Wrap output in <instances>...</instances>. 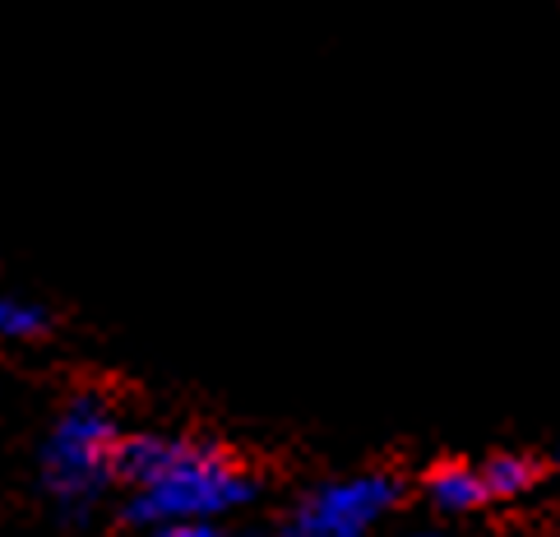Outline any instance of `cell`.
Returning <instances> with one entry per match:
<instances>
[{
  "mask_svg": "<svg viewBox=\"0 0 560 537\" xmlns=\"http://www.w3.org/2000/svg\"><path fill=\"white\" fill-rule=\"evenodd\" d=\"M116 482L130 487L126 520L130 524H182L205 520L218 524L223 514L255 501V477L228 450L190 441V435H121L116 450Z\"/></svg>",
  "mask_w": 560,
  "mask_h": 537,
  "instance_id": "1",
  "label": "cell"
},
{
  "mask_svg": "<svg viewBox=\"0 0 560 537\" xmlns=\"http://www.w3.org/2000/svg\"><path fill=\"white\" fill-rule=\"evenodd\" d=\"M116 450L121 431L97 394H79L61 408L43 445V482L66 520H89V510L103 501V491L116 482Z\"/></svg>",
  "mask_w": 560,
  "mask_h": 537,
  "instance_id": "2",
  "label": "cell"
},
{
  "mask_svg": "<svg viewBox=\"0 0 560 537\" xmlns=\"http://www.w3.org/2000/svg\"><path fill=\"white\" fill-rule=\"evenodd\" d=\"M404 501L394 472H352L315 487L288 514L283 537H371Z\"/></svg>",
  "mask_w": 560,
  "mask_h": 537,
  "instance_id": "3",
  "label": "cell"
},
{
  "mask_svg": "<svg viewBox=\"0 0 560 537\" xmlns=\"http://www.w3.org/2000/svg\"><path fill=\"white\" fill-rule=\"evenodd\" d=\"M422 491H427V501H431L440 514H450V520H458V514H477V510L491 505L487 482H482V468L464 464V459L435 464V468L422 477Z\"/></svg>",
  "mask_w": 560,
  "mask_h": 537,
  "instance_id": "4",
  "label": "cell"
},
{
  "mask_svg": "<svg viewBox=\"0 0 560 537\" xmlns=\"http://www.w3.org/2000/svg\"><path fill=\"white\" fill-rule=\"evenodd\" d=\"M477 468H482L491 505L524 501V495H533L537 482H542V464H537L533 454H518V450H500V454H491V459H482Z\"/></svg>",
  "mask_w": 560,
  "mask_h": 537,
  "instance_id": "5",
  "label": "cell"
},
{
  "mask_svg": "<svg viewBox=\"0 0 560 537\" xmlns=\"http://www.w3.org/2000/svg\"><path fill=\"white\" fill-rule=\"evenodd\" d=\"M47 311L24 296H0V338L5 343H33V338L47 334Z\"/></svg>",
  "mask_w": 560,
  "mask_h": 537,
  "instance_id": "6",
  "label": "cell"
},
{
  "mask_svg": "<svg viewBox=\"0 0 560 537\" xmlns=\"http://www.w3.org/2000/svg\"><path fill=\"white\" fill-rule=\"evenodd\" d=\"M149 537H223V533L205 520H182V524H158Z\"/></svg>",
  "mask_w": 560,
  "mask_h": 537,
  "instance_id": "7",
  "label": "cell"
},
{
  "mask_svg": "<svg viewBox=\"0 0 560 537\" xmlns=\"http://www.w3.org/2000/svg\"><path fill=\"white\" fill-rule=\"evenodd\" d=\"M408 537H445V533H408Z\"/></svg>",
  "mask_w": 560,
  "mask_h": 537,
  "instance_id": "8",
  "label": "cell"
},
{
  "mask_svg": "<svg viewBox=\"0 0 560 537\" xmlns=\"http://www.w3.org/2000/svg\"><path fill=\"white\" fill-rule=\"evenodd\" d=\"M242 537H259V533H242Z\"/></svg>",
  "mask_w": 560,
  "mask_h": 537,
  "instance_id": "9",
  "label": "cell"
},
{
  "mask_svg": "<svg viewBox=\"0 0 560 537\" xmlns=\"http://www.w3.org/2000/svg\"><path fill=\"white\" fill-rule=\"evenodd\" d=\"M556 464H560V450H556Z\"/></svg>",
  "mask_w": 560,
  "mask_h": 537,
  "instance_id": "10",
  "label": "cell"
}]
</instances>
